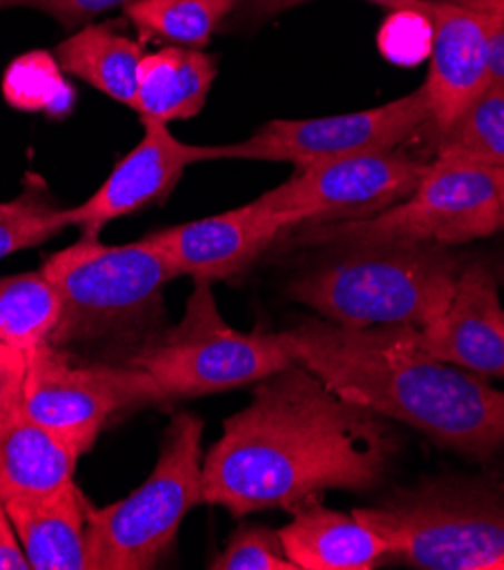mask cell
I'll use <instances>...</instances> for the list:
<instances>
[{
	"instance_id": "cell-1",
	"label": "cell",
	"mask_w": 504,
	"mask_h": 570,
	"mask_svg": "<svg viewBox=\"0 0 504 570\" xmlns=\"http://www.w3.org/2000/svg\"><path fill=\"white\" fill-rule=\"evenodd\" d=\"M398 441L388 419L332 391L300 362L255 382L202 462L205 502L248 517L294 511L323 491H373Z\"/></svg>"
},
{
	"instance_id": "cell-2",
	"label": "cell",
	"mask_w": 504,
	"mask_h": 570,
	"mask_svg": "<svg viewBox=\"0 0 504 570\" xmlns=\"http://www.w3.org/2000/svg\"><path fill=\"white\" fill-rule=\"evenodd\" d=\"M285 332L298 362L348 401L471 460L504 450V391L416 348L412 327L305 318Z\"/></svg>"
},
{
	"instance_id": "cell-3",
	"label": "cell",
	"mask_w": 504,
	"mask_h": 570,
	"mask_svg": "<svg viewBox=\"0 0 504 570\" xmlns=\"http://www.w3.org/2000/svg\"><path fill=\"white\" fill-rule=\"evenodd\" d=\"M287 296L346 327H425L455 294L462 259L421 242H357L316 248Z\"/></svg>"
},
{
	"instance_id": "cell-4",
	"label": "cell",
	"mask_w": 504,
	"mask_h": 570,
	"mask_svg": "<svg viewBox=\"0 0 504 570\" xmlns=\"http://www.w3.org/2000/svg\"><path fill=\"white\" fill-rule=\"evenodd\" d=\"M353 514L414 568L504 570V493L486 480H423Z\"/></svg>"
},
{
	"instance_id": "cell-5",
	"label": "cell",
	"mask_w": 504,
	"mask_h": 570,
	"mask_svg": "<svg viewBox=\"0 0 504 570\" xmlns=\"http://www.w3.org/2000/svg\"><path fill=\"white\" fill-rule=\"evenodd\" d=\"M497 233H504L502 168L434 159L405 200L364 218L298 225L275 246L279 250H316L336 244L398 239L455 248Z\"/></svg>"
},
{
	"instance_id": "cell-6",
	"label": "cell",
	"mask_w": 504,
	"mask_h": 570,
	"mask_svg": "<svg viewBox=\"0 0 504 570\" xmlns=\"http://www.w3.org/2000/svg\"><path fill=\"white\" fill-rule=\"evenodd\" d=\"M144 371L161 407L255 384L298 364L287 332H239L220 316L211 282H196L178 325L152 334L128 357Z\"/></svg>"
},
{
	"instance_id": "cell-7",
	"label": "cell",
	"mask_w": 504,
	"mask_h": 570,
	"mask_svg": "<svg viewBox=\"0 0 504 570\" xmlns=\"http://www.w3.org/2000/svg\"><path fill=\"white\" fill-rule=\"evenodd\" d=\"M202 430L200 416L176 414L146 482L115 504H89V570H148L174 548L189 511L205 502Z\"/></svg>"
},
{
	"instance_id": "cell-8",
	"label": "cell",
	"mask_w": 504,
	"mask_h": 570,
	"mask_svg": "<svg viewBox=\"0 0 504 570\" xmlns=\"http://www.w3.org/2000/svg\"><path fill=\"white\" fill-rule=\"evenodd\" d=\"M39 271L62 296V316L50 336L55 348L148 325L159 316L164 287L178 277L148 237L123 246L82 237L50 255Z\"/></svg>"
},
{
	"instance_id": "cell-9",
	"label": "cell",
	"mask_w": 504,
	"mask_h": 570,
	"mask_svg": "<svg viewBox=\"0 0 504 570\" xmlns=\"http://www.w3.org/2000/svg\"><path fill=\"white\" fill-rule=\"evenodd\" d=\"M135 407H161V401L152 380L130 364H87L50 344L28 357L23 414L80 458L111 416Z\"/></svg>"
},
{
	"instance_id": "cell-10",
	"label": "cell",
	"mask_w": 504,
	"mask_h": 570,
	"mask_svg": "<svg viewBox=\"0 0 504 570\" xmlns=\"http://www.w3.org/2000/svg\"><path fill=\"white\" fill-rule=\"evenodd\" d=\"M432 128V102L421 85L403 98L320 119H277L244 141L218 146L220 159L289 161L296 168L350 155L403 148Z\"/></svg>"
},
{
	"instance_id": "cell-11",
	"label": "cell",
	"mask_w": 504,
	"mask_h": 570,
	"mask_svg": "<svg viewBox=\"0 0 504 570\" xmlns=\"http://www.w3.org/2000/svg\"><path fill=\"white\" fill-rule=\"evenodd\" d=\"M429 161L403 148L327 159L296 174L257 200L298 225L348 220L405 200L427 174Z\"/></svg>"
},
{
	"instance_id": "cell-12",
	"label": "cell",
	"mask_w": 504,
	"mask_h": 570,
	"mask_svg": "<svg viewBox=\"0 0 504 570\" xmlns=\"http://www.w3.org/2000/svg\"><path fill=\"white\" fill-rule=\"evenodd\" d=\"M432 26L429 73L423 87L432 102V128L441 130L488 85L486 60L504 0H416Z\"/></svg>"
},
{
	"instance_id": "cell-13",
	"label": "cell",
	"mask_w": 504,
	"mask_h": 570,
	"mask_svg": "<svg viewBox=\"0 0 504 570\" xmlns=\"http://www.w3.org/2000/svg\"><path fill=\"white\" fill-rule=\"evenodd\" d=\"M296 220L253 200L216 216L164 227L148 239L166 255L178 275L196 282L230 279L266 255Z\"/></svg>"
},
{
	"instance_id": "cell-14",
	"label": "cell",
	"mask_w": 504,
	"mask_h": 570,
	"mask_svg": "<svg viewBox=\"0 0 504 570\" xmlns=\"http://www.w3.org/2000/svg\"><path fill=\"white\" fill-rule=\"evenodd\" d=\"M141 141L111 168L98 191L78 207H69V220L80 227L82 237H98L111 220L164 203L191 164L220 159L218 146L180 141L161 121L141 119Z\"/></svg>"
},
{
	"instance_id": "cell-15",
	"label": "cell",
	"mask_w": 504,
	"mask_h": 570,
	"mask_svg": "<svg viewBox=\"0 0 504 570\" xmlns=\"http://www.w3.org/2000/svg\"><path fill=\"white\" fill-rule=\"evenodd\" d=\"M412 341L447 364L484 377H504V309L488 264L462 266L445 312L425 327H412Z\"/></svg>"
},
{
	"instance_id": "cell-16",
	"label": "cell",
	"mask_w": 504,
	"mask_h": 570,
	"mask_svg": "<svg viewBox=\"0 0 504 570\" xmlns=\"http://www.w3.org/2000/svg\"><path fill=\"white\" fill-rule=\"evenodd\" d=\"M279 530L287 557L298 570H370L388 557L386 541L355 514L327 509L320 498L296 507Z\"/></svg>"
},
{
	"instance_id": "cell-17",
	"label": "cell",
	"mask_w": 504,
	"mask_h": 570,
	"mask_svg": "<svg viewBox=\"0 0 504 570\" xmlns=\"http://www.w3.org/2000/svg\"><path fill=\"white\" fill-rule=\"evenodd\" d=\"M89 504L76 482L43 500L6 504L30 570H89Z\"/></svg>"
},
{
	"instance_id": "cell-18",
	"label": "cell",
	"mask_w": 504,
	"mask_h": 570,
	"mask_svg": "<svg viewBox=\"0 0 504 570\" xmlns=\"http://www.w3.org/2000/svg\"><path fill=\"white\" fill-rule=\"evenodd\" d=\"M80 454L21 414L0 436V502H32L73 482Z\"/></svg>"
},
{
	"instance_id": "cell-19",
	"label": "cell",
	"mask_w": 504,
	"mask_h": 570,
	"mask_svg": "<svg viewBox=\"0 0 504 570\" xmlns=\"http://www.w3.org/2000/svg\"><path fill=\"white\" fill-rule=\"evenodd\" d=\"M216 80V62L200 48L164 46L144 55L137 76L135 111L161 124L200 114Z\"/></svg>"
},
{
	"instance_id": "cell-20",
	"label": "cell",
	"mask_w": 504,
	"mask_h": 570,
	"mask_svg": "<svg viewBox=\"0 0 504 570\" xmlns=\"http://www.w3.org/2000/svg\"><path fill=\"white\" fill-rule=\"evenodd\" d=\"M144 55L141 41L105 23L82 26L55 50L62 71L132 109L137 102V76Z\"/></svg>"
},
{
	"instance_id": "cell-21",
	"label": "cell",
	"mask_w": 504,
	"mask_h": 570,
	"mask_svg": "<svg viewBox=\"0 0 504 570\" xmlns=\"http://www.w3.org/2000/svg\"><path fill=\"white\" fill-rule=\"evenodd\" d=\"M62 316V296L41 273L0 277V341L26 357L50 344Z\"/></svg>"
},
{
	"instance_id": "cell-22",
	"label": "cell",
	"mask_w": 504,
	"mask_h": 570,
	"mask_svg": "<svg viewBox=\"0 0 504 570\" xmlns=\"http://www.w3.org/2000/svg\"><path fill=\"white\" fill-rule=\"evenodd\" d=\"M434 159L504 168V87L486 85L451 124L436 130Z\"/></svg>"
},
{
	"instance_id": "cell-23",
	"label": "cell",
	"mask_w": 504,
	"mask_h": 570,
	"mask_svg": "<svg viewBox=\"0 0 504 570\" xmlns=\"http://www.w3.org/2000/svg\"><path fill=\"white\" fill-rule=\"evenodd\" d=\"M239 0H130L123 8L144 41L202 48Z\"/></svg>"
},
{
	"instance_id": "cell-24",
	"label": "cell",
	"mask_w": 504,
	"mask_h": 570,
	"mask_svg": "<svg viewBox=\"0 0 504 570\" xmlns=\"http://www.w3.org/2000/svg\"><path fill=\"white\" fill-rule=\"evenodd\" d=\"M71 227L69 207L55 203L39 176H28L23 191L0 203V259L34 248Z\"/></svg>"
},
{
	"instance_id": "cell-25",
	"label": "cell",
	"mask_w": 504,
	"mask_h": 570,
	"mask_svg": "<svg viewBox=\"0 0 504 570\" xmlns=\"http://www.w3.org/2000/svg\"><path fill=\"white\" fill-rule=\"evenodd\" d=\"M209 568L214 570H298L287 557L283 537L261 525H241L228 548L223 550Z\"/></svg>"
},
{
	"instance_id": "cell-26",
	"label": "cell",
	"mask_w": 504,
	"mask_h": 570,
	"mask_svg": "<svg viewBox=\"0 0 504 570\" xmlns=\"http://www.w3.org/2000/svg\"><path fill=\"white\" fill-rule=\"evenodd\" d=\"M28 357L0 341V436L23 414Z\"/></svg>"
},
{
	"instance_id": "cell-27",
	"label": "cell",
	"mask_w": 504,
	"mask_h": 570,
	"mask_svg": "<svg viewBox=\"0 0 504 570\" xmlns=\"http://www.w3.org/2000/svg\"><path fill=\"white\" fill-rule=\"evenodd\" d=\"M128 3L130 0H34L30 10L52 17L65 28H82L96 17L115 8H126Z\"/></svg>"
},
{
	"instance_id": "cell-28",
	"label": "cell",
	"mask_w": 504,
	"mask_h": 570,
	"mask_svg": "<svg viewBox=\"0 0 504 570\" xmlns=\"http://www.w3.org/2000/svg\"><path fill=\"white\" fill-rule=\"evenodd\" d=\"M0 570H30V563L3 502H0Z\"/></svg>"
},
{
	"instance_id": "cell-29",
	"label": "cell",
	"mask_w": 504,
	"mask_h": 570,
	"mask_svg": "<svg viewBox=\"0 0 504 570\" xmlns=\"http://www.w3.org/2000/svg\"><path fill=\"white\" fill-rule=\"evenodd\" d=\"M486 78H488V85L504 87V21L491 35L488 60H486Z\"/></svg>"
},
{
	"instance_id": "cell-30",
	"label": "cell",
	"mask_w": 504,
	"mask_h": 570,
	"mask_svg": "<svg viewBox=\"0 0 504 570\" xmlns=\"http://www.w3.org/2000/svg\"><path fill=\"white\" fill-rule=\"evenodd\" d=\"M294 0H239V12L244 21H261L279 12L291 10Z\"/></svg>"
},
{
	"instance_id": "cell-31",
	"label": "cell",
	"mask_w": 504,
	"mask_h": 570,
	"mask_svg": "<svg viewBox=\"0 0 504 570\" xmlns=\"http://www.w3.org/2000/svg\"><path fill=\"white\" fill-rule=\"evenodd\" d=\"M305 3H314V0H294L291 8H298V6H305ZM366 3L382 6V8H391V10H405V8H409L412 3H416V0H366Z\"/></svg>"
},
{
	"instance_id": "cell-32",
	"label": "cell",
	"mask_w": 504,
	"mask_h": 570,
	"mask_svg": "<svg viewBox=\"0 0 504 570\" xmlns=\"http://www.w3.org/2000/svg\"><path fill=\"white\" fill-rule=\"evenodd\" d=\"M34 0H0V10H12V8H30Z\"/></svg>"
},
{
	"instance_id": "cell-33",
	"label": "cell",
	"mask_w": 504,
	"mask_h": 570,
	"mask_svg": "<svg viewBox=\"0 0 504 570\" xmlns=\"http://www.w3.org/2000/svg\"><path fill=\"white\" fill-rule=\"evenodd\" d=\"M502 178H504V168H502Z\"/></svg>"
}]
</instances>
